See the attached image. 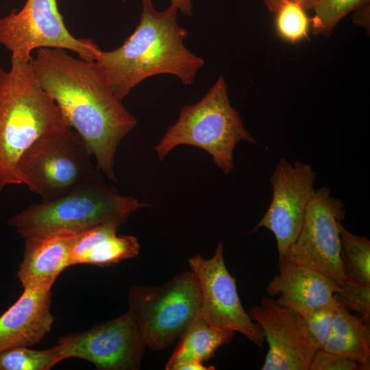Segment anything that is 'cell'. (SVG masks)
<instances>
[{"mask_svg": "<svg viewBox=\"0 0 370 370\" xmlns=\"http://www.w3.org/2000/svg\"><path fill=\"white\" fill-rule=\"evenodd\" d=\"M32 66L41 87L87 145L97 170L117 182L114 156L121 141L136 127V119L93 61L74 58L64 49L41 48Z\"/></svg>", "mask_w": 370, "mask_h": 370, "instance_id": "6da1fadb", "label": "cell"}, {"mask_svg": "<svg viewBox=\"0 0 370 370\" xmlns=\"http://www.w3.org/2000/svg\"><path fill=\"white\" fill-rule=\"evenodd\" d=\"M140 21L119 47L101 51L94 63L120 100L145 79L161 74L176 76L191 85L204 60L190 51L184 41L186 29L177 21L178 10L170 5L158 11L152 0H141Z\"/></svg>", "mask_w": 370, "mask_h": 370, "instance_id": "7a4b0ae2", "label": "cell"}, {"mask_svg": "<svg viewBox=\"0 0 370 370\" xmlns=\"http://www.w3.org/2000/svg\"><path fill=\"white\" fill-rule=\"evenodd\" d=\"M70 126L34 74L32 60L11 56V66H0V191L20 184L18 161L40 137Z\"/></svg>", "mask_w": 370, "mask_h": 370, "instance_id": "3957f363", "label": "cell"}, {"mask_svg": "<svg viewBox=\"0 0 370 370\" xmlns=\"http://www.w3.org/2000/svg\"><path fill=\"white\" fill-rule=\"evenodd\" d=\"M147 206L134 197L120 195L97 176L56 199L31 205L8 223L23 238L75 235L101 224L121 225Z\"/></svg>", "mask_w": 370, "mask_h": 370, "instance_id": "277c9868", "label": "cell"}, {"mask_svg": "<svg viewBox=\"0 0 370 370\" xmlns=\"http://www.w3.org/2000/svg\"><path fill=\"white\" fill-rule=\"evenodd\" d=\"M241 140L258 144L232 106L226 81L220 76L198 102L180 109L177 121L168 128L155 149L163 160L178 145L199 147L228 174L234 168V150Z\"/></svg>", "mask_w": 370, "mask_h": 370, "instance_id": "5b68a950", "label": "cell"}, {"mask_svg": "<svg viewBox=\"0 0 370 370\" xmlns=\"http://www.w3.org/2000/svg\"><path fill=\"white\" fill-rule=\"evenodd\" d=\"M82 137L69 127L37 139L17 166L19 184L42 201L56 199L98 176Z\"/></svg>", "mask_w": 370, "mask_h": 370, "instance_id": "8992f818", "label": "cell"}, {"mask_svg": "<svg viewBox=\"0 0 370 370\" xmlns=\"http://www.w3.org/2000/svg\"><path fill=\"white\" fill-rule=\"evenodd\" d=\"M145 346L162 350L180 338L200 308L199 282L193 271L179 273L163 284L134 286L127 293Z\"/></svg>", "mask_w": 370, "mask_h": 370, "instance_id": "52a82bcc", "label": "cell"}, {"mask_svg": "<svg viewBox=\"0 0 370 370\" xmlns=\"http://www.w3.org/2000/svg\"><path fill=\"white\" fill-rule=\"evenodd\" d=\"M0 45L12 56L26 60L32 59L36 49L70 50L91 62L101 51L90 39L77 38L69 32L57 0H27L21 10L0 18Z\"/></svg>", "mask_w": 370, "mask_h": 370, "instance_id": "ba28073f", "label": "cell"}, {"mask_svg": "<svg viewBox=\"0 0 370 370\" xmlns=\"http://www.w3.org/2000/svg\"><path fill=\"white\" fill-rule=\"evenodd\" d=\"M346 214L343 202L327 186L315 190L299 234L282 258L322 273L339 287L346 281L339 225Z\"/></svg>", "mask_w": 370, "mask_h": 370, "instance_id": "9c48e42d", "label": "cell"}, {"mask_svg": "<svg viewBox=\"0 0 370 370\" xmlns=\"http://www.w3.org/2000/svg\"><path fill=\"white\" fill-rule=\"evenodd\" d=\"M223 250L224 244L220 241L210 258L196 255L188 259V265L199 284L198 316L211 325L239 332L262 347L265 341L263 332L243 307L235 278L225 266Z\"/></svg>", "mask_w": 370, "mask_h": 370, "instance_id": "30bf717a", "label": "cell"}, {"mask_svg": "<svg viewBox=\"0 0 370 370\" xmlns=\"http://www.w3.org/2000/svg\"><path fill=\"white\" fill-rule=\"evenodd\" d=\"M57 345L62 360L84 359L102 370L139 369L146 347L129 310L85 332L64 336Z\"/></svg>", "mask_w": 370, "mask_h": 370, "instance_id": "8fae6325", "label": "cell"}, {"mask_svg": "<svg viewBox=\"0 0 370 370\" xmlns=\"http://www.w3.org/2000/svg\"><path fill=\"white\" fill-rule=\"evenodd\" d=\"M317 173L310 164L295 161L293 164L281 158L270 177L271 202L260 221L251 230L262 227L275 236L279 257L297 239L307 207L315 189Z\"/></svg>", "mask_w": 370, "mask_h": 370, "instance_id": "7c38bea8", "label": "cell"}, {"mask_svg": "<svg viewBox=\"0 0 370 370\" xmlns=\"http://www.w3.org/2000/svg\"><path fill=\"white\" fill-rule=\"evenodd\" d=\"M247 312L261 328L268 343L262 370H308L318 349L310 340L300 315L267 296Z\"/></svg>", "mask_w": 370, "mask_h": 370, "instance_id": "4fadbf2b", "label": "cell"}, {"mask_svg": "<svg viewBox=\"0 0 370 370\" xmlns=\"http://www.w3.org/2000/svg\"><path fill=\"white\" fill-rule=\"evenodd\" d=\"M279 273L268 284L279 306L307 317L330 302L340 287L322 273L279 257Z\"/></svg>", "mask_w": 370, "mask_h": 370, "instance_id": "5bb4252c", "label": "cell"}, {"mask_svg": "<svg viewBox=\"0 0 370 370\" xmlns=\"http://www.w3.org/2000/svg\"><path fill=\"white\" fill-rule=\"evenodd\" d=\"M51 298V288H24L15 303L0 316V351L31 347L44 338L54 321Z\"/></svg>", "mask_w": 370, "mask_h": 370, "instance_id": "9a60e30c", "label": "cell"}, {"mask_svg": "<svg viewBox=\"0 0 370 370\" xmlns=\"http://www.w3.org/2000/svg\"><path fill=\"white\" fill-rule=\"evenodd\" d=\"M74 235L25 238L22 261L16 276L25 288H51L59 275L70 267Z\"/></svg>", "mask_w": 370, "mask_h": 370, "instance_id": "2e32d148", "label": "cell"}, {"mask_svg": "<svg viewBox=\"0 0 370 370\" xmlns=\"http://www.w3.org/2000/svg\"><path fill=\"white\" fill-rule=\"evenodd\" d=\"M119 226L113 223L101 224L75 234L71 247V266H108L136 257L140 251L137 238L132 235L118 236Z\"/></svg>", "mask_w": 370, "mask_h": 370, "instance_id": "e0dca14e", "label": "cell"}, {"mask_svg": "<svg viewBox=\"0 0 370 370\" xmlns=\"http://www.w3.org/2000/svg\"><path fill=\"white\" fill-rule=\"evenodd\" d=\"M367 323L338 302L331 334L323 349L354 360L369 369L370 332Z\"/></svg>", "mask_w": 370, "mask_h": 370, "instance_id": "ac0fdd59", "label": "cell"}, {"mask_svg": "<svg viewBox=\"0 0 370 370\" xmlns=\"http://www.w3.org/2000/svg\"><path fill=\"white\" fill-rule=\"evenodd\" d=\"M234 334L233 331L208 324L197 314L180 337L165 369L173 370L177 365L188 361L204 362L210 359L221 346L231 341Z\"/></svg>", "mask_w": 370, "mask_h": 370, "instance_id": "d6986e66", "label": "cell"}, {"mask_svg": "<svg viewBox=\"0 0 370 370\" xmlns=\"http://www.w3.org/2000/svg\"><path fill=\"white\" fill-rule=\"evenodd\" d=\"M341 254L346 282L370 284V241L339 225Z\"/></svg>", "mask_w": 370, "mask_h": 370, "instance_id": "ffe728a7", "label": "cell"}, {"mask_svg": "<svg viewBox=\"0 0 370 370\" xmlns=\"http://www.w3.org/2000/svg\"><path fill=\"white\" fill-rule=\"evenodd\" d=\"M62 360L58 345L42 350L16 347L0 351V370H49Z\"/></svg>", "mask_w": 370, "mask_h": 370, "instance_id": "44dd1931", "label": "cell"}, {"mask_svg": "<svg viewBox=\"0 0 370 370\" xmlns=\"http://www.w3.org/2000/svg\"><path fill=\"white\" fill-rule=\"evenodd\" d=\"M369 5V0H319L310 19L314 34L328 36L348 13Z\"/></svg>", "mask_w": 370, "mask_h": 370, "instance_id": "7402d4cb", "label": "cell"}, {"mask_svg": "<svg viewBox=\"0 0 370 370\" xmlns=\"http://www.w3.org/2000/svg\"><path fill=\"white\" fill-rule=\"evenodd\" d=\"M305 10L293 2L284 3L277 11L275 25L278 34L295 42L308 37L310 19Z\"/></svg>", "mask_w": 370, "mask_h": 370, "instance_id": "603a6c76", "label": "cell"}, {"mask_svg": "<svg viewBox=\"0 0 370 370\" xmlns=\"http://www.w3.org/2000/svg\"><path fill=\"white\" fill-rule=\"evenodd\" d=\"M338 301L334 298L307 317H301L306 332L314 345L323 349L332 330Z\"/></svg>", "mask_w": 370, "mask_h": 370, "instance_id": "cb8c5ba5", "label": "cell"}, {"mask_svg": "<svg viewBox=\"0 0 370 370\" xmlns=\"http://www.w3.org/2000/svg\"><path fill=\"white\" fill-rule=\"evenodd\" d=\"M337 301L349 312L366 321L370 318V284H356L347 282L335 294Z\"/></svg>", "mask_w": 370, "mask_h": 370, "instance_id": "d4e9b609", "label": "cell"}, {"mask_svg": "<svg viewBox=\"0 0 370 370\" xmlns=\"http://www.w3.org/2000/svg\"><path fill=\"white\" fill-rule=\"evenodd\" d=\"M360 365L357 362L342 356L328 352L323 349L315 352L308 370H357Z\"/></svg>", "mask_w": 370, "mask_h": 370, "instance_id": "484cf974", "label": "cell"}, {"mask_svg": "<svg viewBox=\"0 0 370 370\" xmlns=\"http://www.w3.org/2000/svg\"><path fill=\"white\" fill-rule=\"evenodd\" d=\"M319 1V0H263L267 8L274 14L286 2L296 3L307 10L313 9Z\"/></svg>", "mask_w": 370, "mask_h": 370, "instance_id": "4316f807", "label": "cell"}, {"mask_svg": "<svg viewBox=\"0 0 370 370\" xmlns=\"http://www.w3.org/2000/svg\"><path fill=\"white\" fill-rule=\"evenodd\" d=\"M212 366L206 367L203 365V362L199 361H188L177 365L173 369V370H209L214 369Z\"/></svg>", "mask_w": 370, "mask_h": 370, "instance_id": "83f0119b", "label": "cell"}, {"mask_svg": "<svg viewBox=\"0 0 370 370\" xmlns=\"http://www.w3.org/2000/svg\"><path fill=\"white\" fill-rule=\"evenodd\" d=\"M171 5L185 15L190 16L193 14V6L191 0H171Z\"/></svg>", "mask_w": 370, "mask_h": 370, "instance_id": "f1b7e54d", "label": "cell"}]
</instances>
